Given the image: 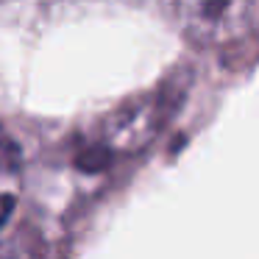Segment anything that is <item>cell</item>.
I'll use <instances>...</instances> for the list:
<instances>
[{"label": "cell", "mask_w": 259, "mask_h": 259, "mask_svg": "<svg viewBox=\"0 0 259 259\" xmlns=\"http://www.w3.org/2000/svg\"><path fill=\"white\" fill-rule=\"evenodd\" d=\"M181 31L203 45H226L259 25V0H167Z\"/></svg>", "instance_id": "cell-1"}, {"label": "cell", "mask_w": 259, "mask_h": 259, "mask_svg": "<svg viewBox=\"0 0 259 259\" xmlns=\"http://www.w3.org/2000/svg\"><path fill=\"white\" fill-rule=\"evenodd\" d=\"M14 212V198L12 195H0V229L6 226V220L12 218Z\"/></svg>", "instance_id": "cell-2"}, {"label": "cell", "mask_w": 259, "mask_h": 259, "mask_svg": "<svg viewBox=\"0 0 259 259\" xmlns=\"http://www.w3.org/2000/svg\"><path fill=\"white\" fill-rule=\"evenodd\" d=\"M0 259H9V256H6V253H0Z\"/></svg>", "instance_id": "cell-3"}, {"label": "cell", "mask_w": 259, "mask_h": 259, "mask_svg": "<svg viewBox=\"0 0 259 259\" xmlns=\"http://www.w3.org/2000/svg\"><path fill=\"white\" fill-rule=\"evenodd\" d=\"M0 148H3V142H0Z\"/></svg>", "instance_id": "cell-4"}]
</instances>
